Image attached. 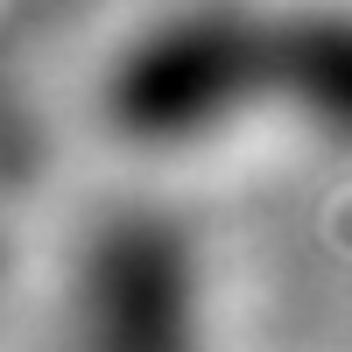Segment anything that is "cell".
Segmentation results:
<instances>
[{"label":"cell","instance_id":"3957f363","mask_svg":"<svg viewBox=\"0 0 352 352\" xmlns=\"http://www.w3.org/2000/svg\"><path fill=\"white\" fill-rule=\"evenodd\" d=\"M275 120L352 148V0H268Z\"/></svg>","mask_w":352,"mask_h":352},{"label":"cell","instance_id":"7a4b0ae2","mask_svg":"<svg viewBox=\"0 0 352 352\" xmlns=\"http://www.w3.org/2000/svg\"><path fill=\"white\" fill-rule=\"evenodd\" d=\"M64 352H212L197 226L155 197L99 204L64 254Z\"/></svg>","mask_w":352,"mask_h":352},{"label":"cell","instance_id":"6da1fadb","mask_svg":"<svg viewBox=\"0 0 352 352\" xmlns=\"http://www.w3.org/2000/svg\"><path fill=\"white\" fill-rule=\"evenodd\" d=\"M99 120L134 155H197L275 120L268 0H162L99 64Z\"/></svg>","mask_w":352,"mask_h":352}]
</instances>
